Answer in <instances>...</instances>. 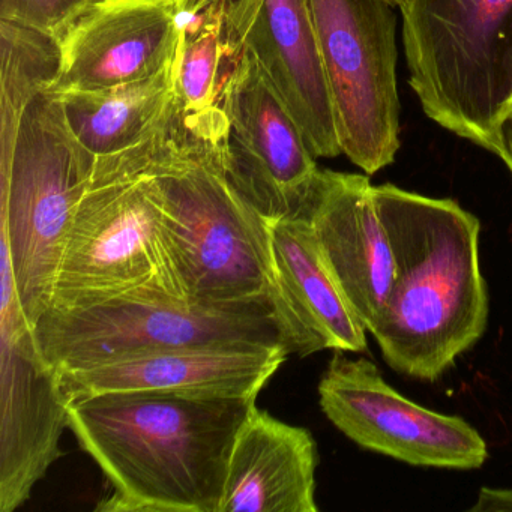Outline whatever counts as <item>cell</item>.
<instances>
[{
    "label": "cell",
    "mask_w": 512,
    "mask_h": 512,
    "mask_svg": "<svg viewBox=\"0 0 512 512\" xmlns=\"http://www.w3.org/2000/svg\"><path fill=\"white\" fill-rule=\"evenodd\" d=\"M259 0H188L173 61L175 103L182 115L229 131L226 103L248 56Z\"/></svg>",
    "instance_id": "18"
},
{
    "label": "cell",
    "mask_w": 512,
    "mask_h": 512,
    "mask_svg": "<svg viewBox=\"0 0 512 512\" xmlns=\"http://www.w3.org/2000/svg\"><path fill=\"white\" fill-rule=\"evenodd\" d=\"M188 0H98L59 41L58 92L100 91L161 73L175 59Z\"/></svg>",
    "instance_id": "12"
},
{
    "label": "cell",
    "mask_w": 512,
    "mask_h": 512,
    "mask_svg": "<svg viewBox=\"0 0 512 512\" xmlns=\"http://www.w3.org/2000/svg\"><path fill=\"white\" fill-rule=\"evenodd\" d=\"M227 175L268 221L298 217L319 166L301 128L248 52L226 103Z\"/></svg>",
    "instance_id": "11"
},
{
    "label": "cell",
    "mask_w": 512,
    "mask_h": 512,
    "mask_svg": "<svg viewBox=\"0 0 512 512\" xmlns=\"http://www.w3.org/2000/svg\"><path fill=\"white\" fill-rule=\"evenodd\" d=\"M392 2H394L395 7H398V8H400L401 5L404 4V0H392Z\"/></svg>",
    "instance_id": "23"
},
{
    "label": "cell",
    "mask_w": 512,
    "mask_h": 512,
    "mask_svg": "<svg viewBox=\"0 0 512 512\" xmlns=\"http://www.w3.org/2000/svg\"><path fill=\"white\" fill-rule=\"evenodd\" d=\"M0 275V512H14L61 457L70 400L38 350L4 245Z\"/></svg>",
    "instance_id": "10"
},
{
    "label": "cell",
    "mask_w": 512,
    "mask_h": 512,
    "mask_svg": "<svg viewBox=\"0 0 512 512\" xmlns=\"http://www.w3.org/2000/svg\"><path fill=\"white\" fill-rule=\"evenodd\" d=\"M289 355L281 344L188 347L115 359L82 370L59 371V380L70 401L127 391L257 398Z\"/></svg>",
    "instance_id": "13"
},
{
    "label": "cell",
    "mask_w": 512,
    "mask_h": 512,
    "mask_svg": "<svg viewBox=\"0 0 512 512\" xmlns=\"http://www.w3.org/2000/svg\"><path fill=\"white\" fill-rule=\"evenodd\" d=\"M256 398L107 392L68 404V428L110 482L100 512H220L233 443Z\"/></svg>",
    "instance_id": "1"
},
{
    "label": "cell",
    "mask_w": 512,
    "mask_h": 512,
    "mask_svg": "<svg viewBox=\"0 0 512 512\" xmlns=\"http://www.w3.org/2000/svg\"><path fill=\"white\" fill-rule=\"evenodd\" d=\"M119 298L188 301L149 178L92 185L71 226L49 310Z\"/></svg>",
    "instance_id": "7"
},
{
    "label": "cell",
    "mask_w": 512,
    "mask_h": 512,
    "mask_svg": "<svg viewBox=\"0 0 512 512\" xmlns=\"http://www.w3.org/2000/svg\"><path fill=\"white\" fill-rule=\"evenodd\" d=\"M496 155L508 166L512 173V101L497 125Z\"/></svg>",
    "instance_id": "22"
},
{
    "label": "cell",
    "mask_w": 512,
    "mask_h": 512,
    "mask_svg": "<svg viewBox=\"0 0 512 512\" xmlns=\"http://www.w3.org/2000/svg\"><path fill=\"white\" fill-rule=\"evenodd\" d=\"M368 175L319 170L298 217L307 218L329 271L368 332L394 284L395 262Z\"/></svg>",
    "instance_id": "14"
},
{
    "label": "cell",
    "mask_w": 512,
    "mask_h": 512,
    "mask_svg": "<svg viewBox=\"0 0 512 512\" xmlns=\"http://www.w3.org/2000/svg\"><path fill=\"white\" fill-rule=\"evenodd\" d=\"M341 152L365 175L400 149L392 0H310Z\"/></svg>",
    "instance_id": "8"
},
{
    "label": "cell",
    "mask_w": 512,
    "mask_h": 512,
    "mask_svg": "<svg viewBox=\"0 0 512 512\" xmlns=\"http://www.w3.org/2000/svg\"><path fill=\"white\" fill-rule=\"evenodd\" d=\"M469 511H512V488H482L478 500Z\"/></svg>",
    "instance_id": "21"
},
{
    "label": "cell",
    "mask_w": 512,
    "mask_h": 512,
    "mask_svg": "<svg viewBox=\"0 0 512 512\" xmlns=\"http://www.w3.org/2000/svg\"><path fill=\"white\" fill-rule=\"evenodd\" d=\"M53 85L38 89L16 124L0 131L2 245L32 329L52 304L71 226L97 164L71 130Z\"/></svg>",
    "instance_id": "4"
},
{
    "label": "cell",
    "mask_w": 512,
    "mask_h": 512,
    "mask_svg": "<svg viewBox=\"0 0 512 512\" xmlns=\"http://www.w3.org/2000/svg\"><path fill=\"white\" fill-rule=\"evenodd\" d=\"M59 95L77 140L97 161L116 157L145 140L172 106L173 62L161 73L139 82Z\"/></svg>",
    "instance_id": "19"
},
{
    "label": "cell",
    "mask_w": 512,
    "mask_h": 512,
    "mask_svg": "<svg viewBox=\"0 0 512 512\" xmlns=\"http://www.w3.org/2000/svg\"><path fill=\"white\" fill-rule=\"evenodd\" d=\"M269 227L287 352L301 358L325 349L364 352L367 328L329 271L307 218L269 221Z\"/></svg>",
    "instance_id": "15"
},
{
    "label": "cell",
    "mask_w": 512,
    "mask_h": 512,
    "mask_svg": "<svg viewBox=\"0 0 512 512\" xmlns=\"http://www.w3.org/2000/svg\"><path fill=\"white\" fill-rule=\"evenodd\" d=\"M164 209L170 257L185 298L203 305H271L280 286L269 221L227 175L226 143L167 137L137 164Z\"/></svg>",
    "instance_id": "3"
},
{
    "label": "cell",
    "mask_w": 512,
    "mask_h": 512,
    "mask_svg": "<svg viewBox=\"0 0 512 512\" xmlns=\"http://www.w3.org/2000/svg\"><path fill=\"white\" fill-rule=\"evenodd\" d=\"M409 83L425 115L496 154L512 101V0H404Z\"/></svg>",
    "instance_id": "5"
},
{
    "label": "cell",
    "mask_w": 512,
    "mask_h": 512,
    "mask_svg": "<svg viewBox=\"0 0 512 512\" xmlns=\"http://www.w3.org/2000/svg\"><path fill=\"white\" fill-rule=\"evenodd\" d=\"M34 335L44 361L58 373L188 347L284 346L271 305H203L173 298H119L47 310Z\"/></svg>",
    "instance_id": "6"
},
{
    "label": "cell",
    "mask_w": 512,
    "mask_h": 512,
    "mask_svg": "<svg viewBox=\"0 0 512 512\" xmlns=\"http://www.w3.org/2000/svg\"><path fill=\"white\" fill-rule=\"evenodd\" d=\"M98 0H0V22L61 41Z\"/></svg>",
    "instance_id": "20"
},
{
    "label": "cell",
    "mask_w": 512,
    "mask_h": 512,
    "mask_svg": "<svg viewBox=\"0 0 512 512\" xmlns=\"http://www.w3.org/2000/svg\"><path fill=\"white\" fill-rule=\"evenodd\" d=\"M373 196L391 242L395 275L370 334L392 370L434 382L487 328L481 224L455 200L391 184L373 187Z\"/></svg>",
    "instance_id": "2"
},
{
    "label": "cell",
    "mask_w": 512,
    "mask_h": 512,
    "mask_svg": "<svg viewBox=\"0 0 512 512\" xmlns=\"http://www.w3.org/2000/svg\"><path fill=\"white\" fill-rule=\"evenodd\" d=\"M326 418L352 442L410 466L479 469L487 443L475 427L407 400L365 358L335 350L319 383Z\"/></svg>",
    "instance_id": "9"
},
{
    "label": "cell",
    "mask_w": 512,
    "mask_h": 512,
    "mask_svg": "<svg viewBox=\"0 0 512 512\" xmlns=\"http://www.w3.org/2000/svg\"><path fill=\"white\" fill-rule=\"evenodd\" d=\"M247 47L292 113L314 157L343 154L310 0H259Z\"/></svg>",
    "instance_id": "16"
},
{
    "label": "cell",
    "mask_w": 512,
    "mask_h": 512,
    "mask_svg": "<svg viewBox=\"0 0 512 512\" xmlns=\"http://www.w3.org/2000/svg\"><path fill=\"white\" fill-rule=\"evenodd\" d=\"M316 440L254 406L233 443L220 512H317Z\"/></svg>",
    "instance_id": "17"
}]
</instances>
